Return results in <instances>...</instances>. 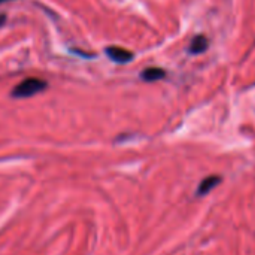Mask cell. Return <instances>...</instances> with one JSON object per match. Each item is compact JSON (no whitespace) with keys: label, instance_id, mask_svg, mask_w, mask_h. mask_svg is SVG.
<instances>
[{"label":"cell","instance_id":"1","mask_svg":"<svg viewBox=\"0 0 255 255\" xmlns=\"http://www.w3.org/2000/svg\"><path fill=\"white\" fill-rule=\"evenodd\" d=\"M46 87H48V84L43 79H39V78H27V79L21 81L12 90L10 96L15 97V99H27V97H31L34 94L42 93L43 90H46Z\"/></svg>","mask_w":255,"mask_h":255},{"label":"cell","instance_id":"2","mask_svg":"<svg viewBox=\"0 0 255 255\" xmlns=\"http://www.w3.org/2000/svg\"><path fill=\"white\" fill-rule=\"evenodd\" d=\"M106 55L115 61V63H128L133 60V52L126 49V48H121V46H108L106 48Z\"/></svg>","mask_w":255,"mask_h":255},{"label":"cell","instance_id":"3","mask_svg":"<svg viewBox=\"0 0 255 255\" xmlns=\"http://www.w3.org/2000/svg\"><path fill=\"white\" fill-rule=\"evenodd\" d=\"M208 45H209V40H208L203 34H199V36H196V37L191 40L188 51H190L191 54H203V52L208 49Z\"/></svg>","mask_w":255,"mask_h":255},{"label":"cell","instance_id":"4","mask_svg":"<svg viewBox=\"0 0 255 255\" xmlns=\"http://www.w3.org/2000/svg\"><path fill=\"white\" fill-rule=\"evenodd\" d=\"M166 76V72L160 67H148L142 72L140 78L145 81V82H155V81H160Z\"/></svg>","mask_w":255,"mask_h":255},{"label":"cell","instance_id":"5","mask_svg":"<svg viewBox=\"0 0 255 255\" xmlns=\"http://www.w3.org/2000/svg\"><path fill=\"white\" fill-rule=\"evenodd\" d=\"M221 182V178L220 176H209L206 179L202 181V184L199 185V190H197V194L199 196H205L208 194L209 191H212L218 184Z\"/></svg>","mask_w":255,"mask_h":255},{"label":"cell","instance_id":"6","mask_svg":"<svg viewBox=\"0 0 255 255\" xmlns=\"http://www.w3.org/2000/svg\"><path fill=\"white\" fill-rule=\"evenodd\" d=\"M4 21H6V16L4 15H0V27L4 24Z\"/></svg>","mask_w":255,"mask_h":255},{"label":"cell","instance_id":"7","mask_svg":"<svg viewBox=\"0 0 255 255\" xmlns=\"http://www.w3.org/2000/svg\"><path fill=\"white\" fill-rule=\"evenodd\" d=\"M6 1H9V0H0V3H6Z\"/></svg>","mask_w":255,"mask_h":255}]
</instances>
